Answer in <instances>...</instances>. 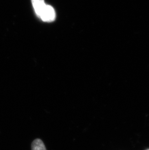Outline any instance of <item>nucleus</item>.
<instances>
[{
  "label": "nucleus",
  "instance_id": "nucleus-2",
  "mask_svg": "<svg viewBox=\"0 0 149 150\" xmlns=\"http://www.w3.org/2000/svg\"><path fill=\"white\" fill-rule=\"evenodd\" d=\"M32 3L37 16L39 18L46 4L44 0H32Z\"/></svg>",
  "mask_w": 149,
  "mask_h": 150
},
{
  "label": "nucleus",
  "instance_id": "nucleus-1",
  "mask_svg": "<svg viewBox=\"0 0 149 150\" xmlns=\"http://www.w3.org/2000/svg\"><path fill=\"white\" fill-rule=\"evenodd\" d=\"M55 10L51 6L46 5L41 13L40 18L45 22H52L55 19Z\"/></svg>",
  "mask_w": 149,
  "mask_h": 150
},
{
  "label": "nucleus",
  "instance_id": "nucleus-3",
  "mask_svg": "<svg viewBox=\"0 0 149 150\" xmlns=\"http://www.w3.org/2000/svg\"><path fill=\"white\" fill-rule=\"evenodd\" d=\"M32 150H46L45 144L40 139L34 140L32 143Z\"/></svg>",
  "mask_w": 149,
  "mask_h": 150
}]
</instances>
